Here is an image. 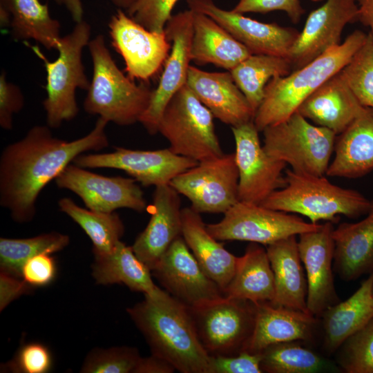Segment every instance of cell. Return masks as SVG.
Here are the masks:
<instances>
[{
  "label": "cell",
  "mask_w": 373,
  "mask_h": 373,
  "mask_svg": "<svg viewBox=\"0 0 373 373\" xmlns=\"http://www.w3.org/2000/svg\"><path fill=\"white\" fill-rule=\"evenodd\" d=\"M108 122L99 117L85 136L66 141L52 135L48 125L32 127L20 140L6 146L0 157V204L12 220L30 222L43 189L75 157L108 146L105 128Z\"/></svg>",
  "instance_id": "cell-1"
},
{
  "label": "cell",
  "mask_w": 373,
  "mask_h": 373,
  "mask_svg": "<svg viewBox=\"0 0 373 373\" xmlns=\"http://www.w3.org/2000/svg\"><path fill=\"white\" fill-rule=\"evenodd\" d=\"M151 353L182 373H207L209 355L198 337L189 307L166 290L127 309Z\"/></svg>",
  "instance_id": "cell-2"
},
{
  "label": "cell",
  "mask_w": 373,
  "mask_h": 373,
  "mask_svg": "<svg viewBox=\"0 0 373 373\" xmlns=\"http://www.w3.org/2000/svg\"><path fill=\"white\" fill-rule=\"evenodd\" d=\"M367 35L356 30L345 41L283 77L272 78L265 88L263 99L254 123L258 131L288 119L300 105L330 77L340 72L365 42Z\"/></svg>",
  "instance_id": "cell-3"
},
{
  "label": "cell",
  "mask_w": 373,
  "mask_h": 373,
  "mask_svg": "<svg viewBox=\"0 0 373 373\" xmlns=\"http://www.w3.org/2000/svg\"><path fill=\"white\" fill-rule=\"evenodd\" d=\"M88 50L93 62V77L84 102V111L119 126L140 122L153 90L146 84H135L117 67L104 37L90 39Z\"/></svg>",
  "instance_id": "cell-4"
},
{
  "label": "cell",
  "mask_w": 373,
  "mask_h": 373,
  "mask_svg": "<svg viewBox=\"0 0 373 373\" xmlns=\"http://www.w3.org/2000/svg\"><path fill=\"white\" fill-rule=\"evenodd\" d=\"M285 186L272 193L260 204L274 210L300 214L318 224L336 222L340 215L356 218L373 206L360 192L330 182L325 175L285 171Z\"/></svg>",
  "instance_id": "cell-5"
},
{
  "label": "cell",
  "mask_w": 373,
  "mask_h": 373,
  "mask_svg": "<svg viewBox=\"0 0 373 373\" xmlns=\"http://www.w3.org/2000/svg\"><path fill=\"white\" fill-rule=\"evenodd\" d=\"M91 34L90 24L84 19L76 22L72 31L61 37L56 50L58 57L49 61L37 46L25 44L44 63L46 72V97L43 106L47 125L59 127L64 122L74 119L79 112L76 100L77 89H88V79L82 61V52L88 46Z\"/></svg>",
  "instance_id": "cell-6"
},
{
  "label": "cell",
  "mask_w": 373,
  "mask_h": 373,
  "mask_svg": "<svg viewBox=\"0 0 373 373\" xmlns=\"http://www.w3.org/2000/svg\"><path fill=\"white\" fill-rule=\"evenodd\" d=\"M263 148L271 157L289 164L291 170L325 175L334 151L336 135L308 122L298 112L265 127Z\"/></svg>",
  "instance_id": "cell-7"
},
{
  "label": "cell",
  "mask_w": 373,
  "mask_h": 373,
  "mask_svg": "<svg viewBox=\"0 0 373 373\" xmlns=\"http://www.w3.org/2000/svg\"><path fill=\"white\" fill-rule=\"evenodd\" d=\"M213 115L186 84L171 99L159 122L158 132L174 153L198 162L222 155Z\"/></svg>",
  "instance_id": "cell-8"
},
{
  "label": "cell",
  "mask_w": 373,
  "mask_h": 373,
  "mask_svg": "<svg viewBox=\"0 0 373 373\" xmlns=\"http://www.w3.org/2000/svg\"><path fill=\"white\" fill-rule=\"evenodd\" d=\"M189 309L209 355L234 356L245 351L254 329V303L224 296Z\"/></svg>",
  "instance_id": "cell-9"
},
{
  "label": "cell",
  "mask_w": 373,
  "mask_h": 373,
  "mask_svg": "<svg viewBox=\"0 0 373 373\" xmlns=\"http://www.w3.org/2000/svg\"><path fill=\"white\" fill-rule=\"evenodd\" d=\"M319 226L290 213L238 201L224 213L220 222L207 224V228L219 241L241 240L269 245Z\"/></svg>",
  "instance_id": "cell-10"
},
{
  "label": "cell",
  "mask_w": 373,
  "mask_h": 373,
  "mask_svg": "<svg viewBox=\"0 0 373 373\" xmlns=\"http://www.w3.org/2000/svg\"><path fill=\"white\" fill-rule=\"evenodd\" d=\"M235 153L198 162L175 177L170 185L186 197L198 213L227 212L239 201Z\"/></svg>",
  "instance_id": "cell-11"
},
{
  "label": "cell",
  "mask_w": 373,
  "mask_h": 373,
  "mask_svg": "<svg viewBox=\"0 0 373 373\" xmlns=\"http://www.w3.org/2000/svg\"><path fill=\"white\" fill-rule=\"evenodd\" d=\"M238 169L239 201L260 204L285 186L284 162L269 155L261 145L254 121L231 127Z\"/></svg>",
  "instance_id": "cell-12"
},
{
  "label": "cell",
  "mask_w": 373,
  "mask_h": 373,
  "mask_svg": "<svg viewBox=\"0 0 373 373\" xmlns=\"http://www.w3.org/2000/svg\"><path fill=\"white\" fill-rule=\"evenodd\" d=\"M108 26L111 44L123 58L131 79L147 81L161 69L171 49L165 31L148 30L121 8Z\"/></svg>",
  "instance_id": "cell-13"
},
{
  "label": "cell",
  "mask_w": 373,
  "mask_h": 373,
  "mask_svg": "<svg viewBox=\"0 0 373 373\" xmlns=\"http://www.w3.org/2000/svg\"><path fill=\"white\" fill-rule=\"evenodd\" d=\"M73 163L85 169H119L144 186L156 187L169 184L175 177L198 162L177 155L169 148L143 151L116 147L110 153L81 154Z\"/></svg>",
  "instance_id": "cell-14"
},
{
  "label": "cell",
  "mask_w": 373,
  "mask_h": 373,
  "mask_svg": "<svg viewBox=\"0 0 373 373\" xmlns=\"http://www.w3.org/2000/svg\"><path fill=\"white\" fill-rule=\"evenodd\" d=\"M193 29V11L190 9L172 15L166 24L164 31L171 49L158 85L153 89L149 104L139 122L151 135L158 133L159 122L166 105L186 84Z\"/></svg>",
  "instance_id": "cell-15"
},
{
  "label": "cell",
  "mask_w": 373,
  "mask_h": 373,
  "mask_svg": "<svg viewBox=\"0 0 373 373\" xmlns=\"http://www.w3.org/2000/svg\"><path fill=\"white\" fill-rule=\"evenodd\" d=\"M151 274L169 294L191 307L224 296L203 271L182 236L171 244Z\"/></svg>",
  "instance_id": "cell-16"
},
{
  "label": "cell",
  "mask_w": 373,
  "mask_h": 373,
  "mask_svg": "<svg viewBox=\"0 0 373 373\" xmlns=\"http://www.w3.org/2000/svg\"><path fill=\"white\" fill-rule=\"evenodd\" d=\"M57 186L77 195L87 209L105 213L127 208L142 212L146 202L133 178L107 177L70 164L55 180Z\"/></svg>",
  "instance_id": "cell-17"
},
{
  "label": "cell",
  "mask_w": 373,
  "mask_h": 373,
  "mask_svg": "<svg viewBox=\"0 0 373 373\" xmlns=\"http://www.w3.org/2000/svg\"><path fill=\"white\" fill-rule=\"evenodd\" d=\"M190 10L204 14L222 26L252 55L287 59L300 32L277 23H263L218 7L212 0H186Z\"/></svg>",
  "instance_id": "cell-18"
},
{
  "label": "cell",
  "mask_w": 373,
  "mask_h": 373,
  "mask_svg": "<svg viewBox=\"0 0 373 373\" xmlns=\"http://www.w3.org/2000/svg\"><path fill=\"white\" fill-rule=\"evenodd\" d=\"M333 222L299 235L298 247L307 282V308L321 317L329 306L339 303L333 276L334 240Z\"/></svg>",
  "instance_id": "cell-19"
},
{
  "label": "cell",
  "mask_w": 373,
  "mask_h": 373,
  "mask_svg": "<svg viewBox=\"0 0 373 373\" xmlns=\"http://www.w3.org/2000/svg\"><path fill=\"white\" fill-rule=\"evenodd\" d=\"M358 11L355 0H326L313 10L289 51L287 59L292 70L303 67L341 44L344 27L358 21Z\"/></svg>",
  "instance_id": "cell-20"
},
{
  "label": "cell",
  "mask_w": 373,
  "mask_h": 373,
  "mask_svg": "<svg viewBox=\"0 0 373 373\" xmlns=\"http://www.w3.org/2000/svg\"><path fill=\"white\" fill-rule=\"evenodd\" d=\"M179 195L170 184L155 187L149 222L132 245L135 254L151 271L171 244L182 236Z\"/></svg>",
  "instance_id": "cell-21"
},
{
  "label": "cell",
  "mask_w": 373,
  "mask_h": 373,
  "mask_svg": "<svg viewBox=\"0 0 373 373\" xmlns=\"http://www.w3.org/2000/svg\"><path fill=\"white\" fill-rule=\"evenodd\" d=\"M186 85L222 122L233 127L254 121L255 113L229 71L207 72L190 66Z\"/></svg>",
  "instance_id": "cell-22"
},
{
  "label": "cell",
  "mask_w": 373,
  "mask_h": 373,
  "mask_svg": "<svg viewBox=\"0 0 373 373\" xmlns=\"http://www.w3.org/2000/svg\"><path fill=\"white\" fill-rule=\"evenodd\" d=\"M255 305L254 329L245 351L260 353L273 344L312 338L317 321L309 313L270 302Z\"/></svg>",
  "instance_id": "cell-23"
},
{
  "label": "cell",
  "mask_w": 373,
  "mask_h": 373,
  "mask_svg": "<svg viewBox=\"0 0 373 373\" xmlns=\"http://www.w3.org/2000/svg\"><path fill=\"white\" fill-rule=\"evenodd\" d=\"M363 108L340 71L306 98L296 112L338 135L348 127Z\"/></svg>",
  "instance_id": "cell-24"
},
{
  "label": "cell",
  "mask_w": 373,
  "mask_h": 373,
  "mask_svg": "<svg viewBox=\"0 0 373 373\" xmlns=\"http://www.w3.org/2000/svg\"><path fill=\"white\" fill-rule=\"evenodd\" d=\"M334 156L327 176L362 177L373 170V108L365 107L341 133L336 135Z\"/></svg>",
  "instance_id": "cell-25"
},
{
  "label": "cell",
  "mask_w": 373,
  "mask_h": 373,
  "mask_svg": "<svg viewBox=\"0 0 373 373\" xmlns=\"http://www.w3.org/2000/svg\"><path fill=\"white\" fill-rule=\"evenodd\" d=\"M182 236L203 271L224 293L234 275L238 257L209 232L200 213L191 207L182 209Z\"/></svg>",
  "instance_id": "cell-26"
},
{
  "label": "cell",
  "mask_w": 373,
  "mask_h": 373,
  "mask_svg": "<svg viewBox=\"0 0 373 373\" xmlns=\"http://www.w3.org/2000/svg\"><path fill=\"white\" fill-rule=\"evenodd\" d=\"M333 269L345 281L373 271V206L362 220L343 222L333 231Z\"/></svg>",
  "instance_id": "cell-27"
},
{
  "label": "cell",
  "mask_w": 373,
  "mask_h": 373,
  "mask_svg": "<svg viewBox=\"0 0 373 373\" xmlns=\"http://www.w3.org/2000/svg\"><path fill=\"white\" fill-rule=\"evenodd\" d=\"M275 296L272 304L308 312L307 282L301 265L296 236L267 245Z\"/></svg>",
  "instance_id": "cell-28"
},
{
  "label": "cell",
  "mask_w": 373,
  "mask_h": 373,
  "mask_svg": "<svg viewBox=\"0 0 373 373\" xmlns=\"http://www.w3.org/2000/svg\"><path fill=\"white\" fill-rule=\"evenodd\" d=\"M321 318L324 349L332 354L373 318V271L350 297L329 306Z\"/></svg>",
  "instance_id": "cell-29"
},
{
  "label": "cell",
  "mask_w": 373,
  "mask_h": 373,
  "mask_svg": "<svg viewBox=\"0 0 373 373\" xmlns=\"http://www.w3.org/2000/svg\"><path fill=\"white\" fill-rule=\"evenodd\" d=\"M193 28L191 58L198 64H211L230 71L252 55L218 22L204 14L193 11Z\"/></svg>",
  "instance_id": "cell-30"
},
{
  "label": "cell",
  "mask_w": 373,
  "mask_h": 373,
  "mask_svg": "<svg viewBox=\"0 0 373 373\" xmlns=\"http://www.w3.org/2000/svg\"><path fill=\"white\" fill-rule=\"evenodd\" d=\"M224 295L254 304L273 301L274 277L266 249L250 242L244 255L238 257L234 275Z\"/></svg>",
  "instance_id": "cell-31"
},
{
  "label": "cell",
  "mask_w": 373,
  "mask_h": 373,
  "mask_svg": "<svg viewBox=\"0 0 373 373\" xmlns=\"http://www.w3.org/2000/svg\"><path fill=\"white\" fill-rule=\"evenodd\" d=\"M92 276L97 284L122 283L134 291L153 296L160 291L151 269L135 254L132 247L119 240L111 252L95 256Z\"/></svg>",
  "instance_id": "cell-32"
},
{
  "label": "cell",
  "mask_w": 373,
  "mask_h": 373,
  "mask_svg": "<svg viewBox=\"0 0 373 373\" xmlns=\"http://www.w3.org/2000/svg\"><path fill=\"white\" fill-rule=\"evenodd\" d=\"M12 15L10 32L15 41L33 39L48 50L56 49L60 23L52 18L48 5L39 0H0Z\"/></svg>",
  "instance_id": "cell-33"
},
{
  "label": "cell",
  "mask_w": 373,
  "mask_h": 373,
  "mask_svg": "<svg viewBox=\"0 0 373 373\" xmlns=\"http://www.w3.org/2000/svg\"><path fill=\"white\" fill-rule=\"evenodd\" d=\"M291 70V65L285 57L251 55L229 72L256 113L268 82L274 77L289 75Z\"/></svg>",
  "instance_id": "cell-34"
},
{
  "label": "cell",
  "mask_w": 373,
  "mask_h": 373,
  "mask_svg": "<svg viewBox=\"0 0 373 373\" xmlns=\"http://www.w3.org/2000/svg\"><path fill=\"white\" fill-rule=\"evenodd\" d=\"M58 206L90 238L95 256L111 252L124 233V224L115 211L105 213L84 209L67 197L61 198Z\"/></svg>",
  "instance_id": "cell-35"
},
{
  "label": "cell",
  "mask_w": 373,
  "mask_h": 373,
  "mask_svg": "<svg viewBox=\"0 0 373 373\" xmlns=\"http://www.w3.org/2000/svg\"><path fill=\"white\" fill-rule=\"evenodd\" d=\"M70 237L51 231L28 238H0L1 272L22 278V268L30 258L41 254H53L68 245Z\"/></svg>",
  "instance_id": "cell-36"
},
{
  "label": "cell",
  "mask_w": 373,
  "mask_h": 373,
  "mask_svg": "<svg viewBox=\"0 0 373 373\" xmlns=\"http://www.w3.org/2000/svg\"><path fill=\"white\" fill-rule=\"evenodd\" d=\"M260 353L262 372L314 373L329 366L325 358L297 341L273 344Z\"/></svg>",
  "instance_id": "cell-37"
},
{
  "label": "cell",
  "mask_w": 373,
  "mask_h": 373,
  "mask_svg": "<svg viewBox=\"0 0 373 373\" xmlns=\"http://www.w3.org/2000/svg\"><path fill=\"white\" fill-rule=\"evenodd\" d=\"M359 103L373 108V36L370 32L361 47L341 70Z\"/></svg>",
  "instance_id": "cell-38"
},
{
  "label": "cell",
  "mask_w": 373,
  "mask_h": 373,
  "mask_svg": "<svg viewBox=\"0 0 373 373\" xmlns=\"http://www.w3.org/2000/svg\"><path fill=\"white\" fill-rule=\"evenodd\" d=\"M339 349L338 363L345 372L373 373V318Z\"/></svg>",
  "instance_id": "cell-39"
},
{
  "label": "cell",
  "mask_w": 373,
  "mask_h": 373,
  "mask_svg": "<svg viewBox=\"0 0 373 373\" xmlns=\"http://www.w3.org/2000/svg\"><path fill=\"white\" fill-rule=\"evenodd\" d=\"M141 356L137 350L117 347L93 350L81 368L84 373H134Z\"/></svg>",
  "instance_id": "cell-40"
},
{
  "label": "cell",
  "mask_w": 373,
  "mask_h": 373,
  "mask_svg": "<svg viewBox=\"0 0 373 373\" xmlns=\"http://www.w3.org/2000/svg\"><path fill=\"white\" fill-rule=\"evenodd\" d=\"M178 0H137L126 13L148 30L163 32Z\"/></svg>",
  "instance_id": "cell-41"
},
{
  "label": "cell",
  "mask_w": 373,
  "mask_h": 373,
  "mask_svg": "<svg viewBox=\"0 0 373 373\" xmlns=\"http://www.w3.org/2000/svg\"><path fill=\"white\" fill-rule=\"evenodd\" d=\"M52 366V358L48 348L40 343H29L21 346L5 370L17 373H46Z\"/></svg>",
  "instance_id": "cell-42"
},
{
  "label": "cell",
  "mask_w": 373,
  "mask_h": 373,
  "mask_svg": "<svg viewBox=\"0 0 373 373\" xmlns=\"http://www.w3.org/2000/svg\"><path fill=\"white\" fill-rule=\"evenodd\" d=\"M260 353L242 351L234 356H210L207 373H261Z\"/></svg>",
  "instance_id": "cell-43"
},
{
  "label": "cell",
  "mask_w": 373,
  "mask_h": 373,
  "mask_svg": "<svg viewBox=\"0 0 373 373\" xmlns=\"http://www.w3.org/2000/svg\"><path fill=\"white\" fill-rule=\"evenodd\" d=\"M24 97L19 86L6 79V73L0 75V126L5 130L12 128L13 115L24 106Z\"/></svg>",
  "instance_id": "cell-44"
},
{
  "label": "cell",
  "mask_w": 373,
  "mask_h": 373,
  "mask_svg": "<svg viewBox=\"0 0 373 373\" xmlns=\"http://www.w3.org/2000/svg\"><path fill=\"white\" fill-rule=\"evenodd\" d=\"M231 10L240 14L283 10L293 23H298L305 12L299 0H239Z\"/></svg>",
  "instance_id": "cell-45"
},
{
  "label": "cell",
  "mask_w": 373,
  "mask_h": 373,
  "mask_svg": "<svg viewBox=\"0 0 373 373\" xmlns=\"http://www.w3.org/2000/svg\"><path fill=\"white\" fill-rule=\"evenodd\" d=\"M56 275L55 260L49 254H41L28 260L22 268V279L34 287L50 283Z\"/></svg>",
  "instance_id": "cell-46"
},
{
  "label": "cell",
  "mask_w": 373,
  "mask_h": 373,
  "mask_svg": "<svg viewBox=\"0 0 373 373\" xmlns=\"http://www.w3.org/2000/svg\"><path fill=\"white\" fill-rule=\"evenodd\" d=\"M32 287L22 278H16L1 272L0 274V309L2 311L12 300L29 292Z\"/></svg>",
  "instance_id": "cell-47"
},
{
  "label": "cell",
  "mask_w": 373,
  "mask_h": 373,
  "mask_svg": "<svg viewBox=\"0 0 373 373\" xmlns=\"http://www.w3.org/2000/svg\"><path fill=\"white\" fill-rule=\"evenodd\" d=\"M175 368L166 359L151 354L148 357H141L134 373H173Z\"/></svg>",
  "instance_id": "cell-48"
},
{
  "label": "cell",
  "mask_w": 373,
  "mask_h": 373,
  "mask_svg": "<svg viewBox=\"0 0 373 373\" xmlns=\"http://www.w3.org/2000/svg\"><path fill=\"white\" fill-rule=\"evenodd\" d=\"M358 3V21L370 27L373 36V0H357Z\"/></svg>",
  "instance_id": "cell-49"
},
{
  "label": "cell",
  "mask_w": 373,
  "mask_h": 373,
  "mask_svg": "<svg viewBox=\"0 0 373 373\" xmlns=\"http://www.w3.org/2000/svg\"><path fill=\"white\" fill-rule=\"evenodd\" d=\"M57 3L64 6L73 20L76 23L83 20L84 9L82 0H54Z\"/></svg>",
  "instance_id": "cell-50"
},
{
  "label": "cell",
  "mask_w": 373,
  "mask_h": 373,
  "mask_svg": "<svg viewBox=\"0 0 373 373\" xmlns=\"http://www.w3.org/2000/svg\"><path fill=\"white\" fill-rule=\"evenodd\" d=\"M12 15L8 8L0 3V26L3 30L10 28Z\"/></svg>",
  "instance_id": "cell-51"
},
{
  "label": "cell",
  "mask_w": 373,
  "mask_h": 373,
  "mask_svg": "<svg viewBox=\"0 0 373 373\" xmlns=\"http://www.w3.org/2000/svg\"><path fill=\"white\" fill-rule=\"evenodd\" d=\"M118 8L128 9L137 0H111Z\"/></svg>",
  "instance_id": "cell-52"
},
{
  "label": "cell",
  "mask_w": 373,
  "mask_h": 373,
  "mask_svg": "<svg viewBox=\"0 0 373 373\" xmlns=\"http://www.w3.org/2000/svg\"><path fill=\"white\" fill-rule=\"evenodd\" d=\"M313 1H323V0H312Z\"/></svg>",
  "instance_id": "cell-53"
}]
</instances>
